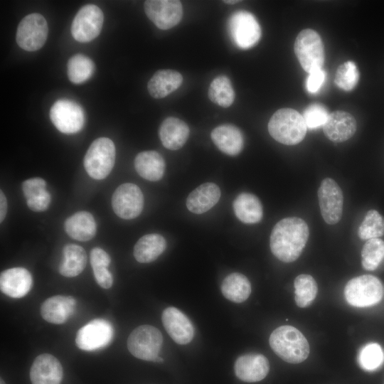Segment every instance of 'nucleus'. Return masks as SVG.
<instances>
[{
  "label": "nucleus",
  "instance_id": "33",
  "mask_svg": "<svg viewBox=\"0 0 384 384\" xmlns=\"http://www.w3.org/2000/svg\"><path fill=\"white\" fill-rule=\"evenodd\" d=\"M208 97L222 107H230L235 100V92L230 79L225 75L214 78L208 88Z\"/></svg>",
  "mask_w": 384,
  "mask_h": 384
},
{
  "label": "nucleus",
  "instance_id": "44",
  "mask_svg": "<svg viewBox=\"0 0 384 384\" xmlns=\"http://www.w3.org/2000/svg\"><path fill=\"white\" fill-rule=\"evenodd\" d=\"M7 213V201L2 191L0 192V222L2 223Z\"/></svg>",
  "mask_w": 384,
  "mask_h": 384
},
{
  "label": "nucleus",
  "instance_id": "30",
  "mask_svg": "<svg viewBox=\"0 0 384 384\" xmlns=\"http://www.w3.org/2000/svg\"><path fill=\"white\" fill-rule=\"evenodd\" d=\"M63 260L59 267V272L66 277L80 274L87 264V254L83 247L75 244H68L63 250Z\"/></svg>",
  "mask_w": 384,
  "mask_h": 384
},
{
  "label": "nucleus",
  "instance_id": "37",
  "mask_svg": "<svg viewBox=\"0 0 384 384\" xmlns=\"http://www.w3.org/2000/svg\"><path fill=\"white\" fill-rule=\"evenodd\" d=\"M358 234L361 240L378 238L384 235V218L375 210H370L360 225Z\"/></svg>",
  "mask_w": 384,
  "mask_h": 384
},
{
  "label": "nucleus",
  "instance_id": "45",
  "mask_svg": "<svg viewBox=\"0 0 384 384\" xmlns=\"http://www.w3.org/2000/svg\"><path fill=\"white\" fill-rule=\"evenodd\" d=\"M223 2L227 4H235L238 3L239 1H236V0H235V1H228V0H226V1H223Z\"/></svg>",
  "mask_w": 384,
  "mask_h": 384
},
{
  "label": "nucleus",
  "instance_id": "32",
  "mask_svg": "<svg viewBox=\"0 0 384 384\" xmlns=\"http://www.w3.org/2000/svg\"><path fill=\"white\" fill-rule=\"evenodd\" d=\"M90 261L97 284L104 289L110 288L113 278L107 269L111 262L110 255L102 248L95 247L90 252Z\"/></svg>",
  "mask_w": 384,
  "mask_h": 384
},
{
  "label": "nucleus",
  "instance_id": "15",
  "mask_svg": "<svg viewBox=\"0 0 384 384\" xmlns=\"http://www.w3.org/2000/svg\"><path fill=\"white\" fill-rule=\"evenodd\" d=\"M147 17L161 30L176 26L183 16L181 2L177 0H148L144 2Z\"/></svg>",
  "mask_w": 384,
  "mask_h": 384
},
{
  "label": "nucleus",
  "instance_id": "40",
  "mask_svg": "<svg viewBox=\"0 0 384 384\" xmlns=\"http://www.w3.org/2000/svg\"><path fill=\"white\" fill-rule=\"evenodd\" d=\"M329 114L324 106L320 104H313L306 108L303 118L306 127L310 129H316L324 126L326 122Z\"/></svg>",
  "mask_w": 384,
  "mask_h": 384
},
{
  "label": "nucleus",
  "instance_id": "10",
  "mask_svg": "<svg viewBox=\"0 0 384 384\" xmlns=\"http://www.w3.org/2000/svg\"><path fill=\"white\" fill-rule=\"evenodd\" d=\"M103 21V12L97 6L92 4L85 5L78 11L72 22L71 34L78 42H90L100 33Z\"/></svg>",
  "mask_w": 384,
  "mask_h": 384
},
{
  "label": "nucleus",
  "instance_id": "23",
  "mask_svg": "<svg viewBox=\"0 0 384 384\" xmlns=\"http://www.w3.org/2000/svg\"><path fill=\"white\" fill-rule=\"evenodd\" d=\"M189 134L187 124L174 117L166 118L159 129V136L163 146L173 151L181 149L186 144Z\"/></svg>",
  "mask_w": 384,
  "mask_h": 384
},
{
  "label": "nucleus",
  "instance_id": "18",
  "mask_svg": "<svg viewBox=\"0 0 384 384\" xmlns=\"http://www.w3.org/2000/svg\"><path fill=\"white\" fill-rule=\"evenodd\" d=\"M270 370L267 358L260 353H248L238 358L235 362V375L247 383L258 382L264 379Z\"/></svg>",
  "mask_w": 384,
  "mask_h": 384
},
{
  "label": "nucleus",
  "instance_id": "14",
  "mask_svg": "<svg viewBox=\"0 0 384 384\" xmlns=\"http://www.w3.org/2000/svg\"><path fill=\"white\" fill-rule=\"evenodd\" d=\"M113 328L107 320L96 319L80 328L75 338L77 346L92 351L107 346L113 337Z\"/></svg>",
  "mask_w": 384,
  "mask_h": 384
},
{
  "label": "nucleus",
  "instance_id": "24",
  "mask_svg": "<svg viewBox=\"0 0 384 384\" xmlns=\"http://www.w3.org/2000/svg\"><path fill=\"white\" fill-rule=\"evenodd\" d=\"M220 190L213 183H205L190 193L186 207L195 214H202L211 209L220 200Z\"/></svg>",
  "mask_w": 384,
  "mask_h": 384
},
{
  "label": "nucleus",
  "instance_id": "46",
  "mask_svg": "<svg viewBox=\"0 0 384 384\" xmlns=\"http://www.w3.org/2000/svg\"><path fill=\"white\" fill-rule=\"evenodd\" d=\"M0 384H6L4 380L1 378Z\"/></svg>",
  "mask_w": 384,
  "mask_h": 384
},
{
  "label": "nucleus",
  "instance_id": "19",
  "mask_svg": "<svg viewBox=\"0 0 384 384\" xmlns=\"http://www.w3.org/2000/svg\"><path fill=\"white\" fill-rule=\"evenodd\" d=\"M32 284V276L26 268L13 267L1 272V291L10 297L21 298L26 296Z\"/></svg>",
  "mask_w": 384,
  "mask_h": 384
},
{
  "label": "nucleus",
  "instance_id": "42",
  "mask_svg": "<svg viewBox=\"0 0 384 384\" xmlns=\"http://www.w3.org/2000/svg\"><path fill=\"white\" fill-rule=\"evenodd\" d=\"M326 78L324 70L316 69L309 73V76L306 80V88L310 93H316L321 88Z\"/></svg>",
  "mask_w": 384,
  "mask_h": 384
},
{
  "label": "nucleus",
  "instance_id": "9",
  "mask_svg": "<svg viewBox=\"0 0 384 384\" xmlns=\"http://www.w3.org/2000/svg\"><path fill=\"white\" fill-rule=\"evenodd\" d=\"M228 30L232 40L241 49L255 46L261 36V28L256 18L246 11H237L230 17Z\"/></svg>",
  "mask_w": 384,
  "mask_h": 384
},
{
  "label": "nucleus",
  "instance_id": "22",
  "mask_svg": "<svg viewBox=\"0 0 384 384\" xmlns=\"http://www.w3.org/2000/svg\"><path fill=\"white\" fill-rule=\"evenodd\" d=\"M214 144L224 154L236 156L244 146L242 132L235 125L224 124L214 128L210 134Z\"/></svg>",
  "mask_w": 384,
  "mask_h": 384
},
{
  "label": "nucleus",
  "instance_id": "28",
  "mask_svg": "<svg viewBox=\"0 0 384 384\" xmlns=\"http://www.w3.org/2000/svg\"><path fill=\"white\" fill-rule=\"evenodd\" d=\"M233 207L236 217L244 223L253 224L262 220V206L259 198L252 193H240L235 198Z\"/></svg>",
  "mask_w": 384,
  "mask_h": 384
},
{
  "label": "nucleus",
  "instance_id": "21",
  "mask_svg": "<svg viewBox=\"0 0 384 384\" xmlns=\"http://www.w3.org/2000/svg\"><path fill=\"white\" fill-rule=\"evenodd\" d=\"M76 300L71 296L56 295L46 299L41 306V314L46 321L61 324L73 315Z\"/></svg>",
  "mask_w": 384,
  "mask_h": 384
},
{
  "label": "nucleus",
  "instance_id": "34",
  "mask_svg": "<svg viewBox=\"0 0 384 384\" xmlns=\"http://www.w3.org/2000/svg\"><path fill=\"white\" fill-rule=\"evenodd\" d=\"M95 63L87 56L76 54L67 63V74L70 81L80 84L87 80L93 74Z\"/></svg>",
  "mask_w": 384,
  "mask_h": 384
},
{
  "label": "nucleus",
  "instance_id": "36",
  "mask_svg": "<svg viewBox=\"0 0 384 384\" xmlns=\"http://www.w3.org/2000/svg\"><path fill=\"white\" fill-rule=\"evenodd\" d=\"M361 264L368 271L378 268L384 258V241L380 238L368 240L361 250Z\"/></svg>",
  "mask_w": 384,
  "mask_h": 384
},
{
  "label": "nucleus",
  "instance_id": "16",
  "mask_svg": "<svg viewBox=\"0 0 384 384\" xmlns=\"http://www.w3.org/2000/svg\"><path fill=\"white\" fill-rule=\"evenodd\" d=\"M161 320L166 332L176 343L185 345L193 339L194 335L193 324L177 308L173 306L166 308L162 312Z\"/></svg>",
  "mask_w": 384,
  "mask_h": 384
},
{
  "label": "nucleus",
  "instance_id": "27",
  "mask_svg": "<svg viewBox=\"0 0 384 384\" xmlns=\"http://www.w3.org/2000/svg\"><path fill=\"white\" fill-rule=\"evenodd\" d=\"M134 168L138 174L151 181L160 180L164 174L165 161L156 151H144L134 159Z\"/></svg>",
  "mask_w": 384,
  "mask_h": 384
},
{
  "label": "nucleus",
  "instance_id": "29",
  "mask_svg": "<svg viewBox=\"0 0 384 384\" xmlns=\"http://www.w3.org/2000/svg\"><path fill=\"white\" fill-rule=\"evenodd\" d=\"M166 241L157 233L142 236L134 247V256L140 263H149L156 260L165 250Z\"/></svg>",
  "mask_w": 384,
  "mask_h": 384
},
{
  "label": "nucleus",
  "instance_id": "25",
  "mask_svg": "<svg viewBox=\"0 0 384 384\" xmlns=\"http://www.w3.org/2000/svg\"><path fill=\"white\" fill-rule=\"evenodd\" d=\"M182 82L183 76L178 71L159 70L149 80L147 89L151 97L161 99L176 90Z\"/></svg>",
  "mask_w": 384,
  "mask_h": 384
},
{
  "label": "nucleus",
  "instance_id": "35",
  "mask_svg": "<svg viewBox=\"0 0 384 384\" xmlns=\"http://www.w3.org/2000/svg\"><path fill=\"white\" fill-rule=\"evenodd\" d=\"M294 300L297 305L305 308L311 304L317 294V284L309 274L298 275L294 282Z\"/></svg>",
  "mask_w": 384,
  "mask_h": 384
},
{
  "label": "nucleus",
  "instance_id": "11",
  "mask_svg": "<svg viewBox=\"0 0 384 384\" xmlns=\"http://www.w3.org/2000/svg\"><path fill=\"white\" fill-rule=\"evenodd\" d=\"M50 119L62 133L74 134L82 129L85 122L82 108L68 99L57 100L50 110Z\"/></svg>",
  "mask_w": 384,
  "mask_h": 384
},
{
  "label": "nucleus",
  "instance_id": "38",
  "mask_svg": "<svg viewBox=\"0 0 384 384\" xmlns=\"http://www.w3.org/2000/svg\"><path fill=\"white\" fill-rule=\"evenodd\" d=\"M359 366L366 371H374L384 363V351L377 343H370L365 345L359 351L358 356Z\"/></svg>",
  "mask_w": 384,
  "mask_h": 384
},
{
  "label": "nucleus",
  "instance_id": "31",
  "mask_svg": "<svg viewBox=\"0 0 384 384\" xmlns=\"http://www.w3.org/2000/svg\"><path fill=\"white\" fill-rule=\"evenodd\" d=\"M223 295L235 303L245 302L251 293V284L244 274L233 272L224 278L221 284Z\"/></svg>",
  "mask_w": 384,
  "mask_h": 384
},
{
  "label": "nucleus",
  "instance_id": "39",
  "mask_svg": "<svg viewBox=\"0 0 384 384\" xmlns=\"http://www.w3.org/2000/svg\"><path fill=\"white\" fill-rule=\"evenodd\" d=\"M359 72L356 64L351 60L343 63L338 68L335 76V83L345 91L352 90L358 84Z\"/></svg>",
  "mask_w": 384,
  "mask_h": 384
},
{
  "label": "nucleus",
  "instance_id": "7",
  "mask_svg": "<svg viewBox=\"0 0 384 384\" xmlns=\"http://www.w3.org/2000/svg\"><path fill=\"white\" fill-rule=\"evenodd\" d=\"M294 53L302 68L310 73L321 69L324 63V49L320 36L312 29L299 32L294 42Z\"/></svg>",
  "mask_w": 384,
  "mask_h": 384
},
{
  "label": "nucleus",
  "instance_id": "26",
  "mask_svg": "<svg viewBox=\"0 0 384 384\" xmlns=\"http://www.w3.org/2000/svg\"><path fill=\"white\" fill-rule=\"evenodd\" d=\"M64 228L70 238L85 242L95 237L97 226L94 217L90 213L79 211L65 220Z\"/></svg>",
  "mask_w": 384,
  "mask_h": 384
},
{
  "label": "nucleus",
  "instance_id": "43",
  "mask_svg": "<svg viewBox=\"0 0 384 384\" xmlns=\"http://www.w3.org/2000/svg\"><path fill=\"white\" fill-rule=\"evenodd\" d=\"M50 200V194L47 191L41 196L26 200V203L31 210L41 212L48 209Z\"/></svg>",
  "mask_w": 384,
  "mask_h": 384
},
{
  "label": "nucleus",
  "instance_id": "5",
  "mask_svg": "<svg viewBox=\"0 0 384 384\" xmlns=\"http://www.w3.org/2000/svg\"><path fill=\"white\" fill-rule=\"evenodd\" d=\"M384 287L380 280L373 275L364 274L350 279L345 286L346 302L356 307H367L380 302Z\"/></svg>",
  "mask_w": 384,
  "mask_h": 384
},
{
  "label": "nucleus",
  "instance_id": "17",
  "mask_svg": "<svg viewBox=\"0 0 384 384\" xmlns=\"http://www.w3.org/2000/svg\"><path fill=\"white\" fill-rule=\"evenodd\" d=\"M63 375L61 363L55 356L48 353L37 356L30 370L32 384H60Z\"/></svg>",
  "mask_w": 384,
  "mask_h": 384
},
{
  "label": "nucleus",
  "instance_id": "8",
  "mask_svg": "<svg viewBox=\"0 0 384 384\" xmlns=\"http://www.w3.org/2000/svg\"><path fill=\"white\" fill-rule=\"evenodd\" d=\"M48 33V23L41 14L33 13L19 23L16 35L18 46L27 51H35L43 47Z\"/></svg>",
  "mask_w": 384,
  "mask_h": 384
},
{
  "label": "nucleus",
  "instance_id": "3",
  "mask_svg": "<svg viewBox=\"0 0 384 384\" xmlns=\"http://www.w3.org/2000/svg\"><path fill=\"white\" fill-rule=\"evenodd\" d=\"M306 130L303 116L291 108L278 110L268 123V132L271 137L285 145H294L301 142L305 137Z\"/></svg>",
  "mask_w": 384,
  "mask_h": 384
},
{
  "label": "nucleus",
  "instance_id": "41",
  "mask_svg": "<svg viewBox=\"0 0 384 384\" xmlns=\"http://www.w3.org/2000/svg\"><path fill=\"white\" fill-rule=\"evenodd\" d=\"M22 191L26 200L37 197L47 191L46 182L39 177L27 179L22 183Z\"/></svg>",
  "mask_w": 384,
  "mask_h": 384
},
{
  "label": "nucleus",
  "instance_id": "6",
  "mask_svg": "<svg viewBox=\"0 0 384 384\" xmlns=\"http://www.w3.org/2000/svg\"><path fill=\"white\" fill-rule=\"evenodd\" d=\"M163 343L161 331L151 325H142L134 329L127 340V348L136 358L157 362Z\"/></svg>",
  "mask_w": 384,
  "mask_h": 384
},
{
  "label": "nucleus",
  "instance_id": "12",
  "mask_svg": "<svg viewBox=\"0 0 384 384\" xmlns=\"http://www.w3.org/2000/svg\"><path fill=\"white\" fill-rule=\"evenodd\" d=\"M318 200L324 221L329 225L336 224L342 216L343 196L334 179L326 178L322 180L318 190Z\"/></svg>",
  "mask_w": 384,
  "mask_h": 384
},
{
  "label": "nucleus",
  "instance_id": "1",
  "mask_svg": "<svg viewBox=\"0 0 384 384\" xmlns=\"http://www.w3.org/2000/svg\"><path fill=\"white\" fill-rule=\"evenodd\" d=\"M309 235V227L303 219L297 217L282 219L270 235L271 252L280 261L294 262L303 251Z\"/></svg>",
  "mask_w": 384,
  "mask_h": 384
},
{
  "label": "nucleus",
  "instance_id": "20",
  "mask_svg": "<svg viewBox=\"0 0 384 384\" xmlns=\"http://www.w3.org/2000/svg\"><path fill=\"white\" fill-rule=\"evenodd\" d=\"M357 128L355 118L348 112L335 111L331 114L323 129L325 136L334 142H343L351 138Z\"/></svg>",
  "mask_w": 384,
  "mask_h": 384
},
{
  "label": "nucleus",
  "instance_id": "2",
  "mask_svg": "<svg viewBox=\"0 0 384 384\" xmlns=\"http://www.w3.org/2000/svg\"><path fill=\"white\" fill-rule=\"evenodd\" d=\"M269 342L273 351L287 363H302L309 354L306 338L292 326L284 325L275 329L270 336Z\"/></svg>",
  "mask_w": 384,
  "mask_h": 384
},
{
  "label": "nucleus",
  "instance_id": "13",
  "mask_svg": "<svg viewBox=\"0 0 384 384\" xmlns=\"http://www.w3.org/2000/svg\"><path fill=\"white\" fill-rule=\"evenodd\" d=\"M112 206L121 218L130 220L141 213L144 206V196L135 184L126 183L117 188L112 197Z\"/></svg>",
  "mask_w": 384,
  "mask_h": 384
},
{
  "label": "nucleus",
  "instance_id": "4",
  "mask_svg": "<svg viewBox=\"0 0 384 384\" xmlns=\"http://www.w3.org/2000/svg\"><path fill=\"white\" fill-rule=\"evenodd\" d=\"M115 155V146L110 139L100 137L94 140L83 160L87 174L96 180L106 178L114 165Z\"/></svg>",
  "mask_w": 384,
  "mask_h": 384
}]
</instances>
